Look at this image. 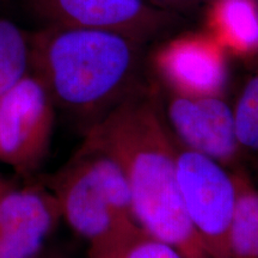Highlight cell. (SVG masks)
I'll use <instances>...</instances> for the list:
<instances>
[{
	"label": "cell",
	"instance_id": "obj_1",
	"mask_svg": "<svg viewBox=\"0 0 258 258\" xmlns=\"http://www.w3.org/2000/svg\"><path fill=\"white\" fill-rule=\"evenodd\" d=\"M84 134L121 164L141 230L185 258H209L186 215L177 178L176 139L164 120L156 82L141 84Z\"/></svg>",
	"mask_w": 258,
	"mask_h": 258
},
{
	"label": "cell",
	"instance_id": "obj_2",
	"mask_svg": "<svg viewBox=\"0 0 258 258\" xmlns=\"http://www.w3.org/2000/svg\"><path fill=\"white\" fill-rule=\"evenodd\" d=\"M145 46L117 31L43 27L32 32L31 73L85 133L146 82Z\"/></svg>",
	"mask_w": 258,
	"mask_h": 258
},
{
	"label": "cell",
	"instance_id": "obj_3",
	"mask_svg": "<svg viewBox=\"0 0 258 258\" xmlns=\"http://www.w3.org/2000/svg\"><path fill=\"white\" fill-rule=\"evenodd\" d=\"M44 182L55 195L62 221L88 243V252L105 249L140 228L121 164L88 137Z\"/></svg>",
	"mask_w": 258,
	"mask_h": 258
},
{
	"label": "cell",
	"instance_id": "obj_4",
	"mask_svg": "<svg viewBox=\"0 0 258 258\" xmlns=\"http://www.w3.org/2000/svg\"><path fill=\"white\" fill-rule=\"evenodd\" d=\"M177 178L189 221L209 258H230L237 172L176 140Z\"/></svg>",
	"mask_w": 258,
	"mask_h": 258
},
{
	"label": "cell",
	"instance_id": "obj_5",
	"mask_svg": "<svg viewBox=\"0 0 258 258\" xmlns=\"http://www.w3.org/2000/svg\"><path fill=\"white\" fill-rule=\"evenodd\" d=\"M56 108L47 89L29 73L0 96V163L31 178L50 152Z\"/></svg>",
	"mask_w": 258,
	"mask_h": 258
},
{
	"label": "cell",
	"instance_id": "obj_6",
	"mask_svg": "<svg viewBox=\"0 0 258 258\" xmlns=\"http://www.w3.org/2000/svg\"><path fill=\"white\" fill-rule=\"evenodd\" d=\"M160 103L177 143L232 172L247 170L237 139L233 106L222 95H185L160 88Z\"/></svg>",
	"mask_w": 258,
	"mask_h": 258
},
{
	"label": "cell",
	"instance_id": "obj_7",
	"mask_svg": "<svg viewBox=\"0 0 258 258\" xmlns=\"http://www.w3.org/2000/svg\"><path fill=\"white\" fill-rule=\"evenodd\" d=\"M44 27L117 31L147 43L172 30L183 17L152 0H27Z\"/></svg>",
	"mask_w": 258,
	"mask_h": 258
},
{
	"label": "cell",
	"instance_id": "obj_8",
	"mask_svg": "<svg viewBox=\"0 0 258 258\" xmlns=\"http://www.w3.org/2000/svg\"><path fill=\"white\" fill-rule=\"evenodd\" d=\"M0 176V258H37L62 221L46 182Z\"/></svg>",
	"mask_w": 258,
	"mask_h": 258
},
{
	"label": "cell",
	"instance_id": "obj_9",
	"mask_svg": "<svg viewBox=\"0 0 258 258\" xmlns=\"http://www.w3.org/2000/svg\"><path fill=\"white\" fill-rule=\"evenodd\" d=\"M156 66L166 88L185 95H222L227 80L222 49L202 37L171 42L157 54Z\"/></svg>",
	"mask_w": 258,
	"mask_h": 258
},
{
	"label": "cell",
	"instance_id": "obj_10",
	"mask_svg": "<svg viewBox=\"0 0 258 258\" xmlns=\"http://www.w3.org/2000/svg\"><path fill=\"white\" fill-rule=\"evenodd\" d=\"M238 205L230 240V258H258V186L249 171L237 172Z\"/></svg>",
	"mask_w": 258,
	"mask_h": 258
},
{
	"label": "cell",
	"instance_id": "obj_11",
	"mask_svg": "<svg viewBox=\"0 0 258 258\" xmlns=\"http://www.w3.org/2000/svg\"><path fill=\"white\" fill-rule=\"evenodd\" d=\"M32 32L0 17V96L31 73Z\"/></svg>",
	"mask_w": 258,
	"mask_h": 258
},
{
	"label": "cell",
	"instance_id": "obj_12",
	"mask_svg": "<svg viewBox=\"0 0 258 258\" xmlns=\"http://www.w3.org/2000/svg\"><path fill=\"white\" fill-rule=\"evenodd\" d=\"M219 27L226 43L234 50L258 49V8L253 0H221Z\"/></svg>",
	"mask_w": 258,
	"mask_h": 258
},
{
	"label": "cell",
	"instance_id": "obj_13",
	"mask_svg": "<svg viewBox=\"0 0 258 258\" xmlns=\"http://www.w3.org/2000/svg\"><path fill=\"white\" fill-rule=\"evenodd\" d=\"M232 106L245 165L249 164L258 170V70L245 82Z\"/></svg>",
	"mask_w": 258,
	"mask_h": 258
},
{
	"label": "cell",
	"instance_id": "obj_14",
	"mask_svg": "<svg viewBox=\"0 0 258 258\" xmlns=\"http://www.w3.org/2000/svg\"><path fill=\"white\" fill-rule=\"evenodd\" d=\"M89 258H185L171 245L138 228L105 249L88 252Z\"/></svg>",
	"mask_w": 258,
	"mask_h": 258
},
{
	"label": "cell",
	"instance_id": "obj_15",
	"mask_svg": "<svg viewBox=\"0 0 258 258\" xmlns=\"http://www.w3.org/2000/svg\"><path fill=\"white\" fill-rule=\"evenodd\" d=\"M156 4L163 6V8L175 10L180 8H188V6H195L206 4V3L213 2V0H152Z\"/></svg>",
	"mask_w": 258,
	"mask_h": 258
},
{
	"label": "cell",
	"instance_id": "obj_16",
	"mask_svg": "<svg viewBox=\"0 0 258 258\" xmlns=\"http://www.w3.org/2000/svg\"><path fill=\"white\" fill-rule=\"evenodd\" d=\"M37 258H67V257H64L62 254L57 252H49V251L44 250Z\"/></svg>",
	"mask_w": 258,
	"mask_h": 258
}]
</instances>
